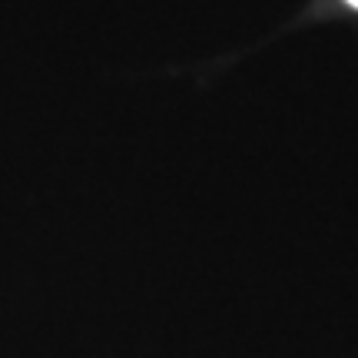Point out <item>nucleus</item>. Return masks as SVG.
Masks as SVG:
<instances>
[{"instance_id":"obj_1","label":"nucleus","mask_w":358,"mask_h":358,"mask_svg":"<svg viewBox=\"0 0 358 358\" xmlns=\"http://www.w3.org/2000/svg\"><path fill=\"white\" fill-rule=\"evenodd\" d=\"M348 3H352V7H358V0H348Z\"/></svg>"}]
</instances>
